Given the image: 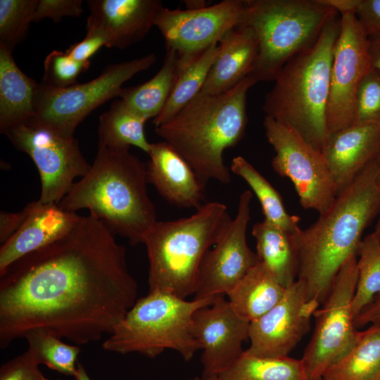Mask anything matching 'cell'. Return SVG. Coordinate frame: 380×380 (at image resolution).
Instances as JSON below:
<instances>
[{
  "instance_id": "6da1fadb",
  "label": "cell",
  "mask_w": 380,
  "mask_h": 380,
  "mask_svg": "<svg viewBox=\"0 0 380 380\" xmlns=\"http://www.w3.org/2000/svg\"><path fill=\"white\" fill-rule=\"evenodd\" d=\"M137 296L125 246L99 220L80 216L64 236L0 274V348L36 329L76 345L97 341Z\"/></svg>"
},
{
  "instance_id": "7a4b0ae2",
  "label": "cell",
  "mask_w": 380,
  "mask_h": 380,
  "mask_svg": "<svg viewBox=\"0 0 380 380\" xmlns=\"http://www.w3.org/2000/svg\"><path fill=\"white\" fill-rule=\"evenodd\" d=\"M380 213L374 159L310 227L290 235L298 277L309 300L320 305L344 262L357 249L365 229Z\"/></svg>"
},
{
  "instance_id": "3957f363",
  "label": "cell",
  "mask_w": 380,
  "mask_h": 380,
  "mask_svg": "<svg viewBox=\"0 0 380 380\" xmlns=\"http://www.w3.org/2000/svg\"><path fill=\"white\" fill-rule=\"evenodd\" d=\"M146 165L129 148L98 146L88 172L75 182L58 203L74 212L88 209L113 234L131 245L143 243L157 220L156 210L147 192Z\"/></svg>"
},
{
  "instance_id": "277c9868",
  "label": "cell",
  "mask_w": 380,
  "mask_h": 380,
  "mask_svg": "<svg viewBox=\"0 0 380 380\" xmlns=\"http://www.w3.org/2000/svg\"><path fill=\"white\" fill-rule=\"evenodd\" d=\"M258 82L249 75L234 88L216 95L199 92L156 134L189 163L205 184L231 182L223 154L243 138L247 125L246 96Z\"/></svg>"
},
{
  "instance_id": "5b68a950",
  "label": "cell",
  "mask_w": 380,
  "mask_h": 380,
  "mask_svg": "<svg viewBox=\"0 0 380 380\" xmlns=\"http://www.w3.org/2000/svg\"><path fill=\"white\" fill-rule=\"evenodd\" d=\"M338 13L327 22L315 43L281 68L263 103L266 116L289 126L322 151L327 136V114Z\"/></svg>"
},
{
  "instance_id": "8992f818",
  "label": "cell",
  "mask_w": 380,
  "mask_h": 380,
  "mask_svg": "<svg viewBox=\"0 0 380 380\" xmlns=\"http://www.w3.org/2000/svg\"><path fill=\"white\" fill-rule=\"evenodd\" d=\"M232 219L227 205L206 202L191 216L157 221L146 234L148 292L194 295L203 260Z\"/></svg>"
},
{
  "instance_id": "52a82bcc",
  "label": "cell",
  "mask_w": 380,
  "mask_h": 380,
  "mask_svg": "<svg viewBox=\"0 0 380 380\" xmlns=\"http://www.w3.org/2000/svg\"><path fill=\"white\" fill-rule=\"evenodd\" d=\"M216 297L187 300L165 292H148L137 300L102 348L122 355L137 353L150 358L170 349L189 361L201 350L191 331L193 315L199 308L212 304Z\"/></svg>"
},
{
  "instance_id": "ba28073f",
  "label": "cell",
  "mask_w": 380,
  "mask_h": 380,
  "mask_svg": "<svg viewBox=\"0 0 380 380\" xmlns=\"http://www.w3.org/2000/svg\"><path fill=\"white\" fill-rule=\"evenodd\" d=\"M336 13L319 0H246L241 25L254 31L259 44L250 75L258 82L274 81L288 61L315 43Z\"/></svg>"
},
{
  "instance_id": "9c48e42d",
  "label": "cell",
  "mask_w": 380,
  "mask_h": 380,
  "mask_svg": "<svg viewBox=\"0 0 380 380\" xmlns=\"http://www.w3.org/2000/svg\"><path fill=\"white\" fill-rule=\"evenodd\" d=\"M154 53L107 65L96 78L82 84L56 89L39 84L32 120L61 135L73 137L77 126L97 107L119 97L122 85L151 68Z\"/></svg>"
},
{
  "instance_id": "30bf717a",
  "label": "cell",
  "mask_w": 380,
  "mask_h": 380,
  "mask_svg": "<svg viewBox=\"0 0 380 380\" xmlns=\"http://www.w3.org/2000/svg\"><path fill=\"white\" fill-rule=\"evenodd\" d=\"M357 255H350L334 277L328 295L315 311V325L301 360L309 380L326 371L355 343L353 300L357 281Z\"/></svg>"
},
{
  "instance_id": "8fae6325",
  "label": "cell",
  "mask_w": 380,
  "mask_h": 380,
  "mask_svg": "<svg viewBox=\"0 0 380 380\" xmlns=\"http://www.w3.org/2000/svg\"><path fill=\"white\" fill-rule=\"evenodd\" d=\"M1 133L34 163L41 179L39 201L58 204L69 192L75 178L91 167L74 137L61 135L32 119L14 124Z\"/></svg>"
},
{
  "instance_id": "7c38bea8",
  "label": "cell",
  "mask_w": 380,
  "mask_h": 380,
  "mask_svg": "<svg viewBox=\"0 0 380 380\" xmlns=\"http://www.w3.org/2000/svg\"><path fill=\"white\" fill-rule=\"evenodd\" d=\"M263 126L268 142L275 155L274 170L290 179L305 209L319 214L333 204L337 192L326 162L320 151L289 126L265 116Z\"/></svg>"
},
{
  "instance_id": "4fadbf2b",
  "label": "cell",
  "mask_w": 380,
  "mask_h": 380,
  "mask_svg": "<svg viewBox=\"0 0 380 380\" xmlns=\"http://www.w3.org/2000/svg\"><path fill=\"white\" fill-rule=\"evenodd\" d=\"M246 8V0H224L198 10L162 8L154 25L165 49L176 53L178 72L241 25Z\"/></svg>"
},
{
  "instance_id": "5bb4252c",
  "label": "cell",
  "mask_w": 380,
  "mask_h": 380,
  "mask_svg": "<svg viewBox=\"0 0 380 380\" xmlns=\"http://www.w3.org/2000/svg\"><path fill=\"white\" fill-rule=\"evenodd\" d=\"M341 15V30L331 71L327 134L355 122L357 88L362 77L372 68L369 37L355 13Z\"/></svg>"
},
{
  "instance_id": "9a60e30c",
  "label": "cell",
  "mask_w": 380,
  "mask_h": 380,
  "mask_svg": "<svg viewBox=\"0 0 380 380\" xmlns=\"http://www.w3.org/2000/svg\"><path fill=\"white\" fill-rule=\"evenodd\" d=\"M253 194L243 191L236 217L219 241L206 253L201 266L195 299L227 296L246 274L259 262L246 239Z\"/></svg>"
},
{
  "instance_id": "2e32d148",
  "label": "cell",
  "mask_w": 380,
  "mask_h": 380,
  "mask_svg": "<svg viewBox=\"0 0 380 380\" xmlns=\"http://www.w3.org/2000/svg\"><path fill=\"white\" fill-rule=\"evenodd\" d=\"M319 306L308 299L305 283L297 279L272 309L250 322L247 350L261 357L288 356L310 331Z\"/></svg>"
},
{
  "instance_id": "e0dca14e",
  "label": "cell",
  "mask_w": 380,
  "mask_h": 380,
  "mask_svg": "<svg viewBox=\"0 0 380 380\" xmlns=\"http://www.w3.org/2000/svg\"><path fill=\"white\" fill-rule=\"evenodd\" d=\"M250 322L241 317L224 295L197 310L191 331L201 346L202 377H218L239 358L248 338Z\"/></svg>"
},
{
  "instance_id": "ac0fdd59",
  "label": "cell",
  "mask_w": 380,
  "mask_h": 380,
  "mask_svg": "<svg viewBox=\"0 0 380 380\" xmlns=\"http://www.w3.org/2000/svg\"><path fill=\"white\" fill-rule=\"evenodd\" d=\"M380 150V123L355 122L327 134L322 154L337 196L348 187Z\"/></svg>"
},
{
  "instance_id": "d6986e66",
  "label": "cell",
  "mask_w": 380,
  "mask_h": 380,
  "mask_svg": "<svg viewBox=\"0 0 380 380\" xmlns=\"http://www.w3.org/2000/svg\"><path fill=\"white\" fill-rule=\"evenodd\" d=\"M87 28L102 31L108 48L123 49L142 40L154 25L160 0H89Z\"/></svg>"
},
{
  "instance_id": "ffe728a7",
  "label": "cell",
  "mask_w": 380,
  "mask_h": 380,
  "mask_svg": "<svg viewBox=\"0 0 380 380\" xmlns=\"http://www.w3.org/2000/svg\"><path fill=\"white\" fill-rule=\"evenodd\" d=\"M146 165L148 184L170 204L199 209L206 201L205 184L168 143H152Z\"/></svg>"
},
{
  "instance_id": "44dd1931",
  "label": "cell",
  "mask_w": 380,
  "mask_h": 380,
  "mask_svg": "<svg viewBox=\"0 0 380 380\" xmlns=\"http://www.w3.org/2000/svg\"><path fill=\"white\" fill-rule=\"evenodd\" d=\"M28 215L20 227L0 248V274L15 261L67 234L80 215L56 203L36 201L27 204Z\"/></svg>"
},
{
  "instance_id": "7402d4cb",
  "label": "cell",
  "mask_w": 380,
  "mask_h": 380,
  "mask_svg": "<svg viewBox=\"0 0 380 380\" xmlns=\"http://www.w3.org/2000/svg\"><path fill=\"white\" fill-rule=\"evenodd\" d=\"M259 44L254 31L239 25L229 30L218 43V52L201 91L216 95L234 88L255 69Z\"/></svg>"
},
{
  "instance_id": "603a6c76",
  "label": "cell",
  "mask_w": 380,
  "mask_h": 380,
  "mask_svg": "<svg viewBox=\"0 0 380 380\" xmlns=\"http://www.w3.org/2000/svg\"><path fill=\"white\" fill-rule=\"evenodd\" d=\"M38 82L17 65L13 51L0 45V131L32 119Z\"/></svg>"
},
{
  "instance_id": "cb8c5ba5",
  "label": "cell",
  "mask_w": 380,
  "mask_h": 380,
  "mask_svg": "<svg viewBox=\"0 0 380 380\" xmlns=\"http://www.w3.org/2000/svg\"><path fill=\"white\" fill-rule=\"evenodd\" d=\"M286 289L260 261L227 296L233 310L251 322L272 309L282 298Z\"/></svg>"
},
{
  "instance_id": "d4e9b609",
  "label": "cell",
  "mask_w": 380,
  "mask_h": 380,
  "mask_svg": "<svg viewBox=\"0 0 380 380\" xmlns=\"http://www.w3.org/2000/svg\"><path fill=\"white\" fill-rule=\"evenodd\" d=\"M252 234L260 261L275 279L284 288L296 281L298 262L290 234L265 219L253 225Z\"/></svg>"
},
{
  "instance_id": "484cf974",
  "label": "cell",
  "mask_w": 380,
  "mask_h": 380,
  "mask_svg": "<svg viewBox=\"0 0 380 380\" xmlns=\"http://www.w3.org/2000/svg\"><path fill=\"white\" fill-rule=\"evenodd\" d=\"M380 373V323L360 331L353 346L324 373V380H375Z\"/></svg>"
},
{
  "instance_id": "4316f807",
  "label": "cell",
  "mask_w": 380,
  "mask_h": 380,
  "mask_svg": "<svg viewBox=\"0 0 380 380\" xmlns=\"http://www.w3.org/2000/svg\"><path fill=\"white\" fill-rule=\"evenodd\" d=\"M178 75L176 53L166 49L163 65L149 80L122 88L119 97L134 112L146 120L155 118L164 108Z\"/></svg>"
},
{
  "instance_id": "83f0119b",
  "label": "cell",
  "mask_w": 380,
  "mask_h": 380,
  "mask_svg": "<svg viewBox=\"0 0 380 380\" xmlns=\"http://www.w3.org/2000/svg\"><path fill=\"white\" fill-rule=\"evenodd\" d=\"M146 121L122 99L115 101L99 117L98 146L110 149L129 148L134 146L148 153L151 144L145 135Z\"/></svg>"
},
{
  "instance_id": "f1b7e54d",
  "label": "cell",
  "mask_w": 380,
  "mask_h": 380,
  "mask_svg": "<svg viewBox=\"0 0 380 380\" xmlns=\"http://www.w3.org/2000/svg\"><path fill=\"white\" fill-rule=\"evenodd\" d=\"M221 380H309L301 359L261 357L244 350Z\"/></svg>"
},
{
  "instance_id": "f546056e",
  "label": "cell",
  "mask_w": 380,
  "mask_h": 380,
  "mask_svg": "<svg viewBox=\"0 0 380 380\" xmlns=\"http://www.w3.org/2000/svg\"><path fill=\"white\" fill-rule=\"evenodd\" d=\"M230 170L244 179L256 195L265 220L290 235L301 229L299 227L300 217L286 212L279 193L243 157L239 156L234 158Z\"/></svg>"
},
{
  "instance_id": "4dcf8cb0",
  "label": "cell",
  "mask_w": 380,
  "mask_h": 380,
  "mask_svg": "<svg viewBox=\"0 0 380 380\" xmlns=\"http://www.w3.org/2000/svg\"><path fill=\"white\" fill-rule=\"evenodd\" d=\"M217 52L218 44H215L178 72L164 108L153 119L155 127L172 118L201 91Z\"/></svg>"
},
{
  "instance_id": "1f68e13d",
  "label": "cell",
  "mask_w": 380,
  "mask_h": 380,
  "mask_svg": "<svg viewBox=\"0 0 380 380\" xmlns=\"http://www.w3.org/2000/svg\"><path fill=\"white\" fill-rule=\"evenodd\" d=\"M357 258V281L353 300L355 318L380 294V235L373 232L362 239Z\"/></svg>"
},
{
  "instance_id": "d6a6232c",
  "label": "cell",
  "mask_w": 380,
  "mask_h": 380,
  "mask_svg": "<svg viewBox=\"0 0 380 380\" xmlns=\"http://www.w3.org/2000/svg\"><path fill=\"white\" fill-rule=\"evenodd\" d=\"M39 364L67 376L74 377L81 351L77 345L67 344L61 338L39 329L25 332L23 336Z\"/></svg>"
},
{
  "instance_id": "836d02e7",
  "label": "cell",
  "mask_w": 380,
  "mask_h": 380,
  "mask_svg": "<svg viewBox=\"0 0 380 380\" xmlns=\"http://www.w3.org/2000/svg\"><path fill=\"white\" fill-rule=\"evenodd\" d=\"M39 0H0V45L11 51L27 37Z\"/></svg>"
},
{
  "instance_id": "e575fe53",
  "label": "cell",
  "mask_w": 380,
  "mask_h": 380,
  "mask_svg": "<svg viewBox=\"0 0 380 380\" xmlns=\"http://www.w3.org/2000/svg\"><path fill=\"white\" fill-rule=\"evenodd\" d=\"M90 63L74 60L66 51L54 50L44 61L43 84L56 89H63L77 84L78 76L86 71Z\"/></svg>"
},
{
  "instance_id": "d590c367",
  "label": "cell",
  "mask_w": 380,
  "mask_h": 380,
  "mask_svg": "<svg viewBox=\"0 0 380 380\" xmlns=\"http://www.w3.org/2000/svg\"><path fill=\"white\" fill-rule=\"evenodd\" d=\"M355 122L380 123V70L375 68L369 69L359 84Z\"/></svg>"
},
{
  "instance_id": "8d00e7d4",
  "label": "cell",
  "mask_w": 380,
  "mask_h": 380,
  "mask_svg": "<svg viewBox=\"0 0 380 380\" xmlns=\"http://www.w3.org/2000/svg\"><path fill=\"white\" fill-rule=\"evenodd\" d=\"M39 365L27 349L1 367L0 380H49L41 372Z\"/></svg>"
},
{
  "instance_id": "74e56055",
  "label": "cell",
  "mask_w": 380,
  "mask_h": 380,
  "mask_svg": "<svg viewBox=\"0 0 380 380\" xmlns=\"http://www.w3.org/2000/svg\"><path fill=\"white\" fill-rule=\"evenodd\" d=\"M82 0H39L34 14V22L44 18L59 23L64 17H78L83 13Z\"/></svg>"
},
{
  "instance_id": "f35d334b",
  "label": "cell",
  "mask_w": 380,
  "mask_h": 380,
  "mask_svg": "<svg viewBox=\"0 0 380 380\" xmlns=\"http://www.w3.org/2000/svg\"><path fill=\"white\" fill-rule=\"evenodd\" d=\"M108 39L104 33L99 29L87 28L84 38L72 45L65 51L74 60L83 63H90L89 59L102 46L107 47Z\"/></svg>"
},
{
  "instance_id": "ab89813d",
  "label": "cell",
  "mask_w": 380,
  "mask_h": 380,
  "mask_svg": "<svg viewBox=\"0 0 380 380\" xmlns=\"http://www.w3.org/2000/svg\"><path fill=\"white\" fill-rule=\"evenodd\" d=\"M355 15L368 37L380 36V0H360Z\"/></svg>"
},
{
  "instance_id": "60d3db41",
  "label": "cell",
  "mask_w": 380,
  "mask_h": 380,
  "mask_svg": "<svg viewBox=\"0 0 380 380\" xmlns=\"http://www.w3.org/2000/svg\"><path fill=\"white\" fill-rule=\"evenodd\" d=\"M29 212L27 205L18 212L1 211L0 213V242L7 241L23 224Z\"/></svg>"
},
{
  "instance_id": "b9f144b4",
  "label": "cell",
  "mask_w": 380,
  "mask_h": 380,
  "mask_svg": "<svg viewBox=\"0 0 380 380\" xmlns=\"http://www.w3.org/2000/svg\"><path fill=\"white\" fill-rule=\"evenodd\" d=\"M354 322L356 328L380 323V294L362 310Z\"/></svg>"
},
{
  "instance_id": "7bdbcfd3",
  "label": "cell",
  "mask_w": 380,
  "mask_h": 380,
  "mask_svg": "<svg viewBox=\"0 0 380 380\" xmlns=\"http://www.w3.org/2000/svg\"><path fill=\"white\" fill-rule=\"evenodd\" d=\"M320 3L332 8L341 15L355 13L360 0H319Z\"/></svg>"
},
{
  "instance_id": "ee69618b",
  "label": "cell",
  "mask_w": 380,
  "mask_h": 380,
  "mask_svg": "<svg viewBox=\"0 0 380 380\" xmlns=\"http://www.w3.org/2000/svg\"><path fill=\"white\" fill-rule=\"evenodd\" d=\"M369 52L372 67L380 70V36L369 37Z\"/></svg>"
},
{
  "instance_id": "f6af8a7d",
  "label": "cell",
  "mask_w": 380,
  "mask_h": 380,
  "mask_svg": "<svg viewBox=\"0 0 380 380\" xmlns=\"http://www.w3.org/2000/svg\"><path fill=\"white\" fill-rule=\"evenodd\" d=\"M374 161L376 166V179H377V182H378L379 191H380V150L378 154L376 155V158H374ZM374 232L376 234L380 235V213H379L376 224L374 227Z\"/></svg>"
},
{
  "instance_id": "bcb514c9",
  "label": "cell",
  "mask_w": 380,
  "mask_h": 380,
  "mask_svg": "<svg viewBox=\"0 0 380 380\" xmlns=\"http://www.w3.org/2000/svg\"><path fill=\"white\" fill-rule=\"evenodd\" d=\"M186 10H198L207 7L206 1L203 0L184 1Z\"/></svg>"
},
{
  "instance_id": "7dc6e473",
  "label": "cell",
  "mask_w": 380,
  "mask_h": 380,
  "mask_svg": "<svg viewBox=\"0 0 380 380\" xmlns=\"http://www.w3.org/2000/svg\"><path fill=\"white\" fill-rule=\"evenodd\" d=\"M74 378L75 380H91L84 367L80 362H77V370Z\"/></svg>"
},
{
  "instance_id": "c3c4849f",
  "label": "cell",
  "mask_w": 380,
  "mask_h": 380,
  "mask_svg": "<svg viewBox=\"0 0 380 380\" xmlns=\"http://www.w3.org/2000/svg\"><path fill=\"white\" fill-rule=\"evenodd\" d=\"M190 380H221L219 377H210V378H204V377H194Z\"/></svg>"
},
{
  "instance_id": "681fc988",
  "label": "cell",
  "mask_w": 380,
  "mask_h": 380,
  "mask_svg": "<svg viewBox=\"0 0 380 380\" xmlns=\"http://www.w3.org/2000/svg\"><path fill=\"white\" fill-rule=\"evenodd\" d=\"M375 380H380V373L377 376V377L375 379Z\"/></svg>"
},
{
  "instance_id": "f907efd6",
  "label": "cell",
  "mask_w": 380,
  "mask_h": 380,
  "mask_svg": "<svg viewBox=\"0 0 380 380\" xmlns=\"http://www.w3.org/2000/svg\"><path fill=\"white\" fill-rule=\"evenodd\" d=\"M315 380H324V379L322 377V378H319V379H315Z\"/></svg>"
},
{
  "instance_id": "816d5d0a",
  "label": "cell",
  "mask_w": 380,
  "mask_h": 380,
  "mask_svg": "<svg viewBox=\"0 0 380 380\" xmlns=\"http://www.w3.org/2000/svg\"><path fill=\"white\" fill-rule=\"evenodd\" d=\"M58 380H60V379H58Z\"/></svg>"
}]
</instances>
